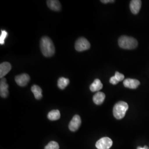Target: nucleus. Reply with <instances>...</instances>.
Listing matches in <instances>:
<instances>
[{
	"label": "nucleus",
	"instance_id": "ddd939ff",
	"mask_svg": "<svg viewBox=\"0 0 149 149\" xmlns=\"http://www.w3.org/2000/svg\"><path fill=\"white\" fill-rule=\"evenodd\" d=\"M106 95L102 92H98L93 96V101L97 105H101L105 100Z\"/></svg>",
	"mask_w": 149,
	"mask_h": 149
},
{
	"label": "nucleus",
	"instance_id": "f3484780",
	"mask_svg": "<svg viewBox=\"0 0 149 149\" xmlns=\"http://www.w3.org/2000/svg\"><path fill=\"white\" fill-rule=\"evenodd\" d=\"M70 80L68 79H66L65 77H61L59 78L58 81V86L60 89L64 90L67 86L69 84Z\"/></svg>",
	"mask_w": 149,
	"mask_h": 149
},
{
	"label": "nucleus",
	"instance_id": "1a4fd4ad",
	"mask_svg": "<svg viewBox=\"0 0 149 149\" xmlns=\"http://www.w3.org/2000/svg\"><path fill=\"white\" fill-rule=\"evenodd\" d=\"M140 82H139V81L132 79H127L123 82V85L125 87L131 89L136 88L140 85Z\"/></svg>",
	"mask_w": 149,
	"mask_h": 149
},
{
	"label": "nucleus",
	"instance_id": "9d476101",
	"mask_svg": "<svg viewBox=\"0 0 149 149\" xmlns=\"http://www.w3.org/2000/svg\"><path fill=\"white\" fill-rule=\"evenodd\" d=\"M12 66L8 62H4L0 65V78L2 79L11 70Z\"/></svg>",
	"mask_w": 149,
	"mask_h": 149
},
{
	"label": "nucleus",
	"instance_id": "4468645a",
	"mask_svg": "<svg viewBox=\"0 0 149 149\" xmlns=\"http://www.w3.org/2000/svg\"><path fill=\"white\" fill-rule=\"evenodd\" d=\"M31 91L34 94L36 99L40 100L43 97L42 90L39 86L38 85L32 86Z\"/></svg>",
	"mask_w": 149,
	"mask_h": 149
},
{
	"label": "nucleus",
	"instance_id": "aec40b11",
	"mask_svg": "<svg viewBox=\"0 0 149 149\" xmlns=\"http://www.w3.org/2000/svg\"><path fill=\"white\" fill-rule=\"evenodd\" d=\"M114 76L116 77V78L117 79V80L119 82L122 81L124 80V74L119 73V72H116V74H115Z\"/></svg>",
	"mask_w": 149,
	"mask_h": 149
},
{
	"label": "nucleus",
	"instance_id": "6e6552de",
	"mask_svg": "<svg viewBox=\"0 0 149 149\" xmlns=\"http://www.w3.org/2000/svg\"><path fill=\"white\" fill-rule=\"evenodd\" d=\"M8 85L5 78L1 79L0 81V95L2 98H5L8 96Z\"/></svg>",
	"mask_w": 149,
	"mask_h": 149
},
{
	"label": "nucleus",
	"instance_id": "b1692460",
	"mask_svg": "<svg viewBox=\"0 0 149 149\" xmlns=\"http://www.w3.org/2000/svg\"><path fill=\"white\" fill-rule=\"evenodd\" d=\"M144 148L145 149H149V148L147 146H145L144 147Z\"/></svg>",
	"mask_w": 149,
	"mask_h": 149
},
{
	"label": "nucleus",
	"instance_id": "dca6fc26",
	"mask_svg": "<svg viewBox=\"0 0 149 149\" xmlns=\"http://www.w3.org/2000/svg\"><path fill=\"white\" fill-rule=\"evenodd\" d=\"M60 113L58 109H54L49 112L48 113V118L52 121L57 120L60 119Z\"/></svg>",
	"mask_w": 149,
	"mask_h": 149
},
{
	"label": "nucleus",
	"instance_id": "39448f33",
	"mask_svg": "<svg viewBox=\"0 0 149 149\" xmlns=\"http://www.w3.org/2000/svg\"><path fill=\"white\" fill-rule=\"evenodd\" d=\"M113 144L112 140L108 137L100 139L97 141L96 147L98 149H109Z\"/></svg>",
	"mask_w": 149,
	"mask_h": 149
},
{
	"label": "nucleus",
	"instance_id": "6ab92c4d",
	"mask_svg": "<svg viewBox=\"0 0 149 149\" xmlns=\"http://www.w3.org/2000/svg\"><path fill=\"white\" fill-rule=\"evenodd\" d=\"M8 36V33L5 30H1V33L0 36V44L3 45L5 44V40Z\"/></svg>",
	"mask_w": 149,
	"mask_h": 149
},
{
	"label": "nucleus",
	"instance_id": "7ed1b4c3",
	"mask_svg": "<svg viewBox=\"0 0 149 149\" xmlns=\"http://www.w3.org/2000/svg\"><path fill=\"white\" fill-rule=\"evenodd\" d=\"M128 104L125 102L120 101L117 103L113 108V115L117 119H121L124 117L128 111Z\"/></svg>",
	"mask_w": 149,
	"mask_h": 149
},
{
	"label": "nucleus",
	"instance_id": "f8f14e48",
	"mask_svg": "<svg viewBox=\"0 0 149 149\" xmlns=\"http://www.w3.org/2000/svg\"><path fill=\"white\" fill-rule=\"evenodd\" d=\"M48 7L54 11H60L61 8L60 2L58 0H48L47 1Z\"/></svg>",
	"mask_w": 149,
	"mask_h": 149
},
{
	"label": "nucleus",
	"instance_id": "412c9836",
	"mask_svg": "<svg viewBox=\"0 0 149 149\" xmlns=\"http://www.w3.org/2000/svg\"><path fill=\"white\" fill-rule=\"evenodd\" d=\"M109 82L113 85H117V84L119 83V81L117 80V79L116 78L115 76H112L109 80Z\"/></svg>",
	"mask_w": 149,
	"mask_h": 149
},
{
	"label": "nucleus",
	"instance_id": "a211bd4d",
	"mask_svg": "<svg viewBox=\"0 0 149 149\" xmlns=\"http://www.w3.org/2000/svg\"><path fill=\"white\" fill-rule=\"evenodd\" d=\"M44 149H59V145L56 141H52L45 147Z\"/></svg>",
	"mask_w": 149,
	"mask_h": 149
},
{
	"label": "nucleus",
	"instance_id": "f257e3e1",
	"mask_svg": "<svg viewBox=\"0 0 149 149\" xmlns=\"http://www.w3.org/2000/svg\"><path fill=\"white\" fill-rule=\"evenodd\" d=\"M40 49L43 55L45 57L52 56L55 52L53 43L48 37H43L41 39Z\"/></svg>",
	"mask_w": 149,
	"mask_h": 149
},
{
	"label": "nucleus",
	"instance_id": "423d86ee",
	"mask_svg": "<svg viewBox=\"0 0 149 149\" xmlns=\"http://www.w3.org/2000/svg\"><path fill=\"white\" fill-rule=\"evenodd\" d=\"M81 119L79 115L74 116L69 124V128L71 132H76L80 128Z\"/></svg>",
	"mask_w": 149,
	"mask_h": 149
},
{
	"label": "nucleus",
	"instance_id": "9b49d317",
	"mask_svg": "<svg viewBox=\"0 0 149 149\" xmlns=\"http://www.w3.org/2000/svg\"><path fill=\"white\" fill-rule=\"evenodd\" d=\"M141 6V1L140 0H133L130 3V9L131 12L134 14H138Z\"/></svg>",
	"mask_w": 149,
	"mask_h": 149
},
{
	"label": "nucleus",
	"instance_id": "2eb2a0df",
	"mask_svg": "<svg viewBox=\"0 0 149 149\" xmlns=\"http://www.w3.org/2000/svg\"><path fill=\"white\" fill-rule=\"evenodd\" d=\"M102 87H103V84H102L101 81L97 79L91 85L90 88L92 92H97V91L101 90Z\"/></svg>",
	"mask_w": 149,
	"mask_h": 149
},
{
	"label": "nucleus",
	"instance_id": "20e7f679",
	"mask_svg": "<svg viewBox=\"0 0 149 149\" xmlns=\"http://www.w3.org/2000/svg\"><path fill=\"white\" fill-rule=\"evenodd\" d=\"M91 47L90 42L85 38L81 37L79 38L74 45L75 49L78 52H84L89 49Z\"/></svg>",
	"mask_w": 149,
	"mask_h": 149
},
{
	"label": "nucleus",
	"instance_id": "5701e85b",
	"mask_svg": "<svg viewBox=\"0 0 149 149\" xmlns=\"http://www.w3.org/2000/svg\"><path fill=\"white\" fill-rule=\"evenodd\" d=\"M137 149H145L144 148H141V147H138V148H137Z\"/></svg>",
	"mask_w": 149,
	"mask_h": 149
},
{
	"label": "nucleus",
	"instance_id": "0eeeda50",
	"mask_svg": "<svg viewBox=\"0 0 149 149\" xmlns=\"http://www.w3.org/2000/svg\"><path fill=\"white\" fill-rule=\"evenodd\" d=\"M29 80L30 76L27 74L17 75L15 77V81L17 84L21 87H24L27 85Z\"/></svg>",
	"mask_w": 149,
	"mask_h": 149
},
{
	"label": "nucleus",
	"instance_id": "4be33fe9",
	"mask_svg": "<svg viewBox=\"0 0 149 149\" xmlns=\"http://www.w3.org/2000/svg\"><path fill=\"white\" fill-rule=\"evenodd\" d=\"M101 2L104 3H110V2H114L115 1L114 0H101Z\"/></svg>",
	"mask_w": 149,
	"mask_h": 149
},
{
	"label": "nucleus",
	"instance_id": "f03ea898",
	"mask_svg": "<svg viewBox=\"0 0 149 149\" xmlns=\"http://www.w3.org/2000/svg\"><path fill=\"white\" fill-rule=\"evenodd\" d=\"M118 44L119 47L124 49H134L138 46V41L133 37L123 36L119 38Z\"/></svg>",
	"mask_w": 149,
	"mask_h": 149
}]
</instances>
